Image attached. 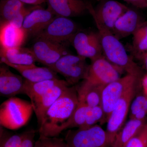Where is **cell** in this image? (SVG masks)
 I'll return each instance as SVG.
<instances>
[{
  "instance_id": "1",
  "label": "cell",
  "mask_w": 147,
  "mask_h": 147,
  "mask_svg": "<svg viewBox=\"0 0 147 147\" xmlns=\"http://www.w3.org/2000/svg\"><path fill=\"white\" fill-rule=\"evenodd\" d=\"M79 103L76 87H68L45 113L39 125L40 136L57 137L69 129Z\"/></svg>"
},
{
  "instance_id": "2",
  "label": "cell",
  "mask_w": 147,
  "mask_h": 147,
  "mask_svg": "<svg viewBox=\"0 0 147 147\" xmlns=\"http://www.w3.org/2000/svg\"><path fill=\"white\" fill-rule=\"evenodd\" d=\"M95 23L100 35L103 56L107 60L127 74L143 79L145 75L143 69L129 56L120 40L98 22Z\"/></svg>"
},
{
  "instance_id": "3",
  "label": "cell",
  "mask_w": 147,
  "mask_h": 147,
  "mask_svg": "<svg viewBox=\"0 0 147 147\" xmlns=\"http://www.w3.org/2000/svg\"><path fill=\"white\" fill-rule=\"evenodd\" d=\"M33 111L31 102L15 96L9 98L0 106V124L8 129H18L26 124Z\"/></svg>"
},
{
  "instance_id": "4",
  "label": "cell",
  "mask_w": 147,
  "mask_h": 147,
  "mask_svg": "<svg viewBox=\"0 0 147 147\" xmlns=\"http://www.w3.org/2000/svg\"><path fill=\"white\" fill-rule=\"evenodd\" d=\"M142 90V80L137 81L122 96L110 114L106 131L111 146L116 135L124 125L131 102Z\"/></svg>"
},
{
  "instance_id": "5",
  "label": "cell",
  "mask_w": 147,
  "mask_h": 147,
  "mask_svg": "<svg viewBox=\"0 0 147 147\" xmlns=\"http://www.w3.org/2000/svg\"><path fill=\"white\" fill-rule=\"evenodd\" d=\"M89 67L86 58L69 53L62 57L50 68L63 76L70 86H73L86 79Z\"/></svg>"
},
{
  "instance_id": "6",
  "label": "cell",
  "mask_w": 147,
  "mask_h": 147,
  "mask_svg": "<svg viewBox=\"0 0 147 147\" xmlns=\"http://www.w3.org/2000/svg\"><path fill=\"white\" fill-rule=\"evenodd\" d=\"M65 140L69 147H112L108 134L99 125L69 130Z\"/></svg>"
},
{
  "instance_id": "7",
  "label": "cell",
  "mask_w": 147,
  "mask_h": 147,
  "mask_svg": "<svg viewBox=\"0 0 147 147\" xmlns=\"http://www.w3.org/2000/svg\"><path fill=\"white\" fill-rule=\"evenodd\" d=\"M139 80L142 79L127 74L104 87L101 102V107L105 114L103 123L107 122L110 114L122 96Z\"/></svg>"
},
{
  "instance_id": "8",
  "label": "cell",
  "mask_w": 147,
  "mask_h": 147,
  "mask_svg": "<svg viewBox=\"0 0 147 147\" xmlns=\"http://www.w3.org/2000/svg\"><path fill=\"white\" fill-rule=\"evenodd\" d=\"M100 1L95 8L89 3L88 12L94 21L112 32L118 19L130 8L115 0H101Z\"/></svg>"
},
{
  "instance_id": "9",
  "label": "cell",
  "mask_w": 147,
  "mask_h": 147,
  "mask_svg": "<svg viewBox=\"0 0 147 147\" xmlns=\"http://www.w3.org/2000/svg\"><path fill=\"white\" fill-rule=\"evenodd\" d=\"M123 71L103 56L92 61L88 75L84 80L90 84L105 86L120 78Z\"/></svg>"
},
{
  "instance_id": "10",
  "label": "cell",
  "mask_w": 147,
  "mask_h": 147,
  "mask_svg": "<svg viewBox=\"0 0 147 147\" xmlns=\"http://www.w3.org/2000/svg\"><path fill=\"white\" fill-rule=\"evenodd\" d=\"M77 54L91 61L103 56L101 39L98 31H78L70 40Z\"/></svg>"
},
{
  "instance_id": "11",
  "label": "cell",
  "mask_w": 147,
  "mask_h": 147,
  "mask_svg": "<svg viewBox=\"0 0 147 147\" xmlns=\"http://www.w3.org/2000/svg\"><path fill=\"white\" fill-rule=\"evenodd\" d=\"M32 49L36 62L51 67L60 58L69 54L63 43L42 38H36Z\"/></svg>"
},
{
  "instance_id": "12",
  "label": "cell",
  "mask_w": 147,
  "mask_h": 147,
  "mask_svg": "<svg viewBox=\"0 0 147 147\" xmlns=\"http://www.w3.org/2000/svg\"><path fill=\"white\" fill-rule=\"evenodd\" d=\"M78 31L76 24L67 17L57 16L36 38H42L63 43L69 41Z\"/></svg>"
},
{
  "instance_id": "13",
  "label": "cell",
  "mask_w": 147,
  "mask_h": 147,
  "mask_svg": "<svg viewBox=\"0 0 147 147\" xmlns=\"http://www.w3.org/2000/svg\"><path fill=\"white\" fill-rule=\"evenodd\" d=\"M55 15L48 8H36L29 13L23 22L22 28L26 32L28 36L36 37L53 21Z\"/></svg>"
},
{
  "instance_id": "14",
  "label": "cell",
  "mask_w": 147,
  "mask_h": 147,
  "mask_svg": "<svg viewBox=\"0 0 147 147\" xmlns=\"http://www.w3.org/2000/svg\"><path fill=\"white\" fill-rule=\"evenodd\" d=\"M20 0H2L0 4L1 21L12 23L22 28L26 16L37 7L26 8Z\"/></svg>"
},
{
  "instance_id": "15",
  "label": "cell",
  "mask_w": 147,
  "mask_h": 147,
  "mask_svg": "<svg viewBox=\"0 0 147 147\" xmlns=\"http://www.w3.org/2000/svg\"><path fill=\"white\" fill-rule=\"evenodd\" d=\"M70 85L65 80H61L40 97L31 101L35 113L38 125L41 123L45 113Z\"/></svg>"
},
{
  "instance_id": "16",
  "label": "cell",
  "mask_w": 147,
  "mask_h": 147,
  "mask_svg": "<svg viewBox=\"0 0 147 147\" xmlns=\"http://www.w3.org/2000/svg\"><path fill=\"white\" fill-rule=\"evenodd\" d=\"M47 2L48 9L57 16L69 18L88 11L89 3L84 0H47Z\"/></svg>"
},
{
  "instance_id": "17",
  "label": "cell",
  "mask_w": 147,
  "mask_h": 147,
  "mask_svg": "<svg viewBox=\"0 0 147 147\" xmlns=\"http://www.w3.org/2000/svg\"><path fill=\"white\" fill-rule=\"evenodd\" d=\"M144 23L139 12L129 9L118 19L112 33L120 40L134 34Z\"/></svg>"
},
{
  "instance_id": "18",
  "label": "cell",
  "mask_w": 147,
  "mask_h": 147,
  "mask_svg": "<svg viewBox=\"0 0 147 147\" xmlns=\"http://www.w3.org/2000/svg\"><path fill=\"white\" fill-rule=\"evenodd\" d=\"M0 94L4 97H11L23 94L24 81L22 77L11 72L8 66L1 63Z\"/></svg>"
},
{
  "instance_id": "19",
  "label": "cell",
  "mask_w": 147,
  "mask_h": 147,
  "mask_svg": "<svg viewBox=\"0 0 147 147\" xmlns=\"http://www.w3.org/2000/svg\"><path fill=\"white\" fill-rule=\"evenodd\" d=\"M27 34L23 28L12 23L1 21V48L8 49L21 47L26 38Z\"/></svg>"
},
{
  "instance_id": "20",
  "label": "cell",
  "mask_w": 147,
  "mask_h": 147,
  "mask_svg": "<svg viewBox=\"0 0 147 147\" xmlns=\"http://www.w3.org/2000/svg\"><path fill=\"white\" fill-rule=\"evenodd\" d=\"M1 63L5 64L12 67L21 74L25 80L32 83H36L55 79H59L57 73L49 67H39L36 65H21L13 64L6 61L1 60Z\"/></svg>"
},
{
  "instance_id": "21",
  "label": "cell",
  "mask_w": 147,
  "mask_h": 147,
  "mask_svg": "<svg viewBox=\"0 0 147 147\" xmlns=\"http://www.w3.org/2000/svg\"><path fill=\"white\" fill-rule=\"evenodd\" d=\"M1 60L21 65H35L36 61L31 48L22 47L8 49L1 48Z\"/></svg>"
},
{
  "instance_id": "22",
  "label": "cell",
  "mask_w": 147,
  "mask_h": 147,
  "mask_svg": "<svg viewBox=\"0 0 147 147\" xmlns=\"http://www.w3.org/2000/svg\"><path fill=\"white\" fill-rule=\"evenodd\" d=\"M104 87L83 80L76 87L79 101L85 102L90 108L101 106L102 91Z\"/></svg>"
},
{
  "instance_id": "23",
  "label": "cell",
  "mask_w": 147,
  "mask_h": 147,
  "mask_svg": "<svg viewBox=\"0 0 147 147\" xmlns=\"http://www.w3.org/2000/svg\"><path fill=\"white\" fill-rule=\"evenodd\" d=\"M147 123V120L130 119L116 135L112 147H126L128 142Z\"/></svg>"
},
{
  "instance_id": "24",
  "label": "cell",
  "mask_w": 147,
  "mask_h": 147,
  "mask_svg": "<svg viewBox=\"0 0 147 147\" xmlns=\"http://www.w3.org/2000/svg\"><path fill=\"white\" fill-rule=\"evenodd\" d=\"M61 81L60 79H55L32 83L25 79L23 94L27 95L30 98L31 101H32L45 94Z\"/></svg>"
},
{
  "instance_id": "25",
  "label": "cell",
  "mask_w": 147,
  "mask_h": 147,
  "mask_svg": "<svg viewBox=\"0 0 147 147\" xmlns=\"http://www.w3.org/2000/svg\"><path fill=\"white\" fill-rule=\"evenodd\" d=\"M133 35L132 48L138 54L147 52V24L144 23Z\"/></svg>"
},
{
  "instance_id": "26",
  "label": "cell",
  "mask_w": 147,
  "mask_h": 147,
  "mask_svg": "<svg viewBox=\"0 0 147 147\" xmlns=\"http://www.w3.org/2000/svg\"><path fill=\"white\" fill-rule=\"evenodd\" d=\"M90 109V107L85 102L79 101L73 113L69 129L82 127L85 123Z\"/></svg>"
},
{
  "instance_id": "27",
  "label": "cell",
  "mask_w": 147,
  "mask_h": 147,
  "mask_svg": "<svg viewBox=\"0 0 147 147\" xmlns=\"http://www.w3.org/2000/svg\"><path fill=\"white\" fill-rule=\"evenodd\" d=\"M104 111L101 106L90 108L85 123L79 128H89L97 124L98 123L104 124Z\"/></svg>"
},
{
  "instance_id": "28",
  "label": "cell",
  "mask_w": 147,
  "mask_h": 147,
  "mask_svg": "<svg viewBox=\"0 0 147 147\" xmlns=\"http://www.w3.org/2000/svg\"><path fill=\"white\" fill-rule=\"evenodd\" d=\"M34 147H69L65 140L57 137H47L40 136L35 143Z\"/></svg>"
},
{
  "instance_id": "29",
  "label": "cell",
  "mask_w": 147,
  "mask_h": 147,
  "mask_svg": "<svg viewBox=\"0 0 147 147\" xmlns=\"http://www.w3.org/2000/svg\"><path fill=\"white\" fill-rule=\"evenodd\" d=\"M147 100V96L145 94L143 90L139 93L134 98L129 108V118H133L135 115L142 109Z\"/></svg>"
},
{
  "instance_id": "30",
  "label": "cell",
  "mask_w": 147,
  "mask_h": 147,
  "mask_svg": "<svg viewBox=\"0 0 147 147\" xmlns=\"http://www.w3.org/2000/svg\"><path fill=\"white\" fill-rule=\"evenodd\" d=\"M125 147H147V123L128 142Z\"/></svg>"
},
{
  "instance_id": "31",
  "label": "cell",
  "mask_w": 147,
  "mask_h": 147,
  "mask_svg": "<svg viewBox=\"0 0 147 147\" xmlns=\"http://www.w3.org/2000/svg\"><path fill=\"white\" fill-rule=\"evenodd\" d=\"M23 139V133L12 135L1 144V147H21Z\"/></svg>"
},
{
  "instance_id": "32",
  "label": "cell",
  "mask_w": 147,
  "mask_h": 147,
  "mask_svg": "<svg viewBox=\"0 0 147 147\" xmlns=\"http://www.w3.org/2000/svg\"><path fill=\"white\" fill-rule=\"evenodd\" d=\"M35 131L31 130L23 133V139L21 147H34V142Z\"/></svg>"
},
{
  "instance_id": "33",
  "label": "cell",
  "mask_w": 147,
  "mask_h": 147,
  "mask_svg": "<svg viewBox=\"0 0 147 147\" xmlns=\"http://www.w3.org/2000/svg\"><path fill=\"white\" fill-rule=\"evenodd\" d=\"M100 1L101 0H98ZM138 8H143L147 7V3L146 0H123Z\"/></svg>"
},
{
  "instance_id": "34",
  "label": "cell",
  "mask_w": 147,
  "mask_h": 147,
  "mask_svg": "<svg viewBox=\"0 0 147 147\" xmlns=\"http://www.w3.org/2000/svg\"><path fill=\"white\" fill-rule=\"evenodd\" d=\"M20 1L25 4L38 5L42 3L46 2L47 0H20Z\"/></svg>"
},
{
  "instance_id": "35",
  "label": "cell",
  "mask_w": 147,
  "mask_h": 147,
  "mask_svg": "<svg viewBox=\"0 0 147 147\" xmlns=\"http://www.w3.org/2000/svg\"><path fill=\"white\" fill-rule=\"evenodd\" d=\"M142 86L143 92L147 96V74L145 75L142 79Z\"/></svg>"
},
{
  "instance_id": "36",
  "label": "cell",
  "mask_w": 147,
  "mask_h": 147,
  "mask_svg": "<svg viewBox=\"0 0 147 147\" xmlns=\"http://www.w3.org/2000/svg\"><path fill=\"white\" fill-rule=\"evenodd\" d=\"M144 56V62L145 67L147 70V52Z\"/></svg>"
},
{
  "instance_id": "37",
  "label": "cell",
  "mask_w": 147,
  "mask_h": 147,
  "mask_svg": "<svg viewBox=\"0 0 147 147\" xmlns=\"http://www.w3.org/2000/svg\"><path fill=\"white\" fill-rule=\"evenodd\" d=\"M146 1L147 3V0H146Z\"/></svg>"
}]
</instances>
